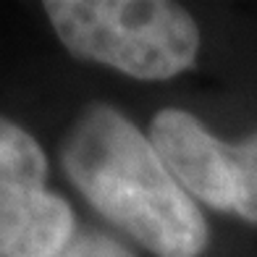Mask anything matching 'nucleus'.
Segmentation results:
<instances>
[{
	"mask_svg": "<svg viewBox=\"0 0 257 257\" xmlns=\"http://www.w3.org/2000/svg\"><path fill=\"white\" fill-rule=\"evenodd\" d=\"M150 142L192 197L200 202L236 213L239 166L233 145L220 142L194 118L179 108H166L150 121Z\"/></svg>",
	"mask_w": 257,
	"mask_h": 257,
	"instance_id": "nucleus-4",
	"label": "nucleus"
},
{
	"mask_svg": "<svg viewBox=\"0 0 257 257\" xmlns=\"http://www.w3.org/2000/svg\"><path fill=\"white\" fill-rule=\"evenodd\" d=\"M233 155H236L239 166L236 213L249 223H257V134L233 145Z\"/></svg>",
	"mask_w": 257,
	"mask_h": 257,
	"instance_id": "nucleus-5",
	"label": "nucleus"
},
{
	"mask_svg": "<svg viewBox=\"0 0 257 257\" xmlns=\"http://www.w3.org/2000/svg\"><path fill=\"white\" fill-rule=\"evenodd\" d=\"M42 8L74 58L110 66L132 79L166 81L197 61L200 29L179 3L50 0Z\"/></svg>",
	"mask_w": 257,
	"mask_h": 257,
	"instance_id": "nucleus-2",
	"label": "nucleus"
},
{
	"mask_svg": "<svg viewBox=\"0 0 257 257\" xmlns=\"http://www.w3.org/2000/svg\"><path fill=\"white\" fill-rule=\"evenodd\" d=\"M58 257H137V254L108 233L79 231Z\"/></svg>",
	"mask_w": 257,
	"mask_h": 257,
	"instance_id": "nucleus-6",
	"label": "nucleus"
},
{
	"mask_svg": "<svg viewBox=\"0 0 257 257\" xmlns=\"http://www.w3.org/2000/svg\"><path fill=\"white\" fill-rule=\"evenodd\" d=\"M74 236V210L48 189L40 142L0 115V257H58Z\"/></svg>",
	"mask_w": 257,
	"mask_h": 257,
	"instance_id": "nucleus-3",
	"label": "nucleus"
},
{
	"mask_svg": "<svg viewBox=\"0 0 257 257\" xmlns=\"http://www.w3.org/2000/svg\"><path fill=\"white\" fill-rule=\"evenodd\" d=\"M61 163L84 200L158 257H200L207 223L150 137L110 105L95 102L68 126Z\"/></svg>",
	"mask_w": 257,
	"mask_h": 257,
	"instance_id": "nucleus-1",
	"label": "nucleus"
}]
</instances>
